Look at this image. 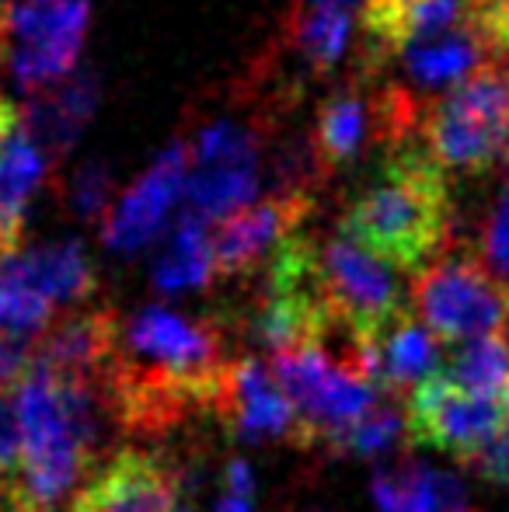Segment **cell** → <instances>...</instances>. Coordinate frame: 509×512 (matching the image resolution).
<instances>
[{
	"label": "cell",
	"mask_w": 509,
	"mask_h": 512,
	"mask_svg": "<svg viewBox=\"0 0 509 512\" xmlns=\"http://www.w3.org/2000/svg\"><path fill=\"white\" fill-rule=\"evenodd\" d=\"M227 366L220 321H196L168 307H143L119 321L102 394L119 429L164 436L182 429L196 411L213 408Z\"/></svg>",
	"instance_id": "obj_1"
},
{
	"label": "cell",
	"mask_w": 509,
	"mask_h": 512,
	"mask_svg": "<svg viewBox=\"0 0 509 512\" xmlns=\"http://www.w3.org/2000/svg\"><path fill=\"white\" fill-rule=\"evenodd\" d=\"M11 394L21 425V460L7 481L25 509L49 512L77 492L98 464L112 411L102 387L63 377L32 359Z\"/></svg>",
	"instance_id": "obj_2"
},
{
	"label": "cell",
	"mask_w": 509,
	"mask_h": 512,
	"mask_svg": "<svg viewBox=\"0 0 509 512\" xmlns=\"http://www.w3.org/2000/svg\"><path fill=\"white\" fill-rule=\"evenodd\" d=\"M339 230L398 272H419L447 251L454 230L447 171L415 140L387 147L381 171L356 192Z\"/></svg>",
	"instance_id": "obj_3"
},
{
	"label": "cell",
	"mask_w": 509,
	"mask_h": 512,
	"mask_svg": "<svg viewBox=\"0 0 509 512\" xmlns=\"http://www.w3.org/2000/svg\"><path fill=\"white\" fill-rule=\"evenodd\" d=\"M272 373L297 411L304 450L335 453L342 436L377 405V387L360 366V345L332 352L328 338H311L272 352Z\"/></svg>",
	"instance_id": "obj_4"
},
{
	"label": "cell",
	"mask_w": 509,
	"mask_h": 512,
	"mask_svg": "<svg viewBox=\"0 0 509 512\" xmlns=\"http://www.w3.org/2000/svg\"><path fill=\"white\" fill-rule=\"evenodd\" d=\"M419 140L443 171L482 178L509 168V67L489 63L426 105Z\"/></svg>",
	"instance_id": "obj_5"
},
{
	"label": "cell",
	"mask_w": 509,
	"mask_h": 512,
	"mask_svg": "<svg viewBox=\"0 0 509 512\" xmlns=\"http://www.w3.org/2000/svg\"><path fill=\"white\" fill-rule=\"evenodd\" d=\"M412 310L443 345L509 331V290L471 251H443L415 272Z\"/></svg>",
	"instance_id": "obj_6"
},
{
	"label": "cell",
	"mask_w": 509,
	"mask_h": 512,
	"mask_svg": "<svg viewBox=\"0 0 509 512\" xmlns=\"http://www.w3.org/2000/svg\"><path fill=\"white\" fill-rule=\"evenodd\" d=\"M314 279H318V297L332 324L349 331L356 342L370 338L394 314L408 307L398 269L377 258L374 251H367L363 244H356L342 230L318 241Z\"/></svg>",
	"instance_id": "obj_7"
},
{
	"label": "cell",
	"mask_w": 509,
	"mask_h": 512,
	"mask_svg": "<svg viewBox=\"0 0 509 512\" xmlns=\"http://www.w3.org/2000/svg\"><path fill=\"white\" fill-rule=\"evenodd\" d=\"M91 0H18L0 18V56L25 95L77 67Z\"/></svg>",
	"instance_id": "obj_8"
},
{
	"label": "cell",
	"mask_w": 509,
	"mask_h": 512,
	"mask_svg": "<svg viewBox=\"0 0 509 512\" xmlns=\"http://www.w3.org/2000/svg\"><path fill=\"white\" fill-rule=\"evenodd\" d=\"M503 422V394L464 391L443 370L419 380L405 401V436H412V443L450 453L464 467L503 429Z\"/></svg>",
	"instance_id": "obj_9"
},
{
	"label": "cell",
	"mask_w": 509,
	"mask_h": 512,
	"mask_svg": "<svg viewBox=\"0 0 509 512\" xmlns=\"http://www.w3.org/2000/svg\"><path fill=\"white\" fill-rule=\"evenodd\" d=\"M258 136L262 129L234 119L206 122L189 143L185 203L203 220H220L245 206L258 189Z\"/></svg>",
	"instance_id": "obj_10"
},
{
	"label": "cell",
	"mask_w": 509,
	"mask_h": 512,
	"mask_svg": "<svg viewBox=\"0 0 509 512\" xmlns=\"http://www.w3.org/2000/svg\"><path fill=\"white\" fill-rule=\"evenodd\" d=\"M311 209L314 196H307V192H272L265 203H245L234 213L220 216L217 230L210 234L217 276L245 283V279L265 272L269 258L286 241V234H293Z\"/></svg>",
	"instance_id": "obj_11"
},
{
	"label": "cell",
	"mask_w": 509,
	"mask_h": 512,
	"mask_svg": "<svg viewBox=\"0 0 509 512\" xmlns=\"http://www.w3.org/2000/svg\"><path fill=\"white\" fill-rule=\"evenodd\" d=\"M182 467L150 450H119L91 467L70 512H175Z\"/></svg>",
	"instance_id": "obj_12"
},
{
	"label": "cell",
	"mask_w": 509,
	"mask_h": 512,
	"mask_svg": "<svg viewBox=\"0 0 509 512\" xmlns=\"http://www.w3.org/2000/svg\"><path fill=\"white\" fill-rule=\"evenodd\" d=\"M213 415L231 436L241 439H286L300 446V422L276 373L255 356L227 359L213 394Z\"/></svg>",
	"instance_id": "obj_13"
},
{
	"label": "cell",
	"mask_w": 509,
	"mask_h": 512,
	"mask_svg": "<svg viewBox=\"0 0 509 512\" xmlns=\"http://www.w3.org/2000/svg\"><path fill=\"white\" fill-rule=\"evenodd\" d=\"M185 175H189V143L178 140L150 164L147 175L116 206H109V213L102 216V241L126 255L147 248L161 234L171 206L185 196Z\"/></svg>",
	"instance_id": "obj_14"
},
{
	"label": "cell",
	"mask_w": 509,
	"mask_h": 512,
	"mask_svg": "<svg viewBox=\"0 0 509 512\" xmlns=\"http://www.w3.org/2000/svg\"><path fill=\"white\" fill-rule=\"evenodd\" d=\"M360 345V366L377 391L405 405L419 380L443 366V342L415 317L412 307L394 314Z\"/></svg>",
	"instance_id": "obj_15"
},
{
	"label": "cell",
	"mask_w": 509,
	"mask_h": 512,
	"mask_svg": "<svg viewBox=\"0 0 509 512\" xmlns=\"http://www.w3.org/2000/svg\"><path fill=\"white\" fill-rule=\"evenodd\" d=\"M119 338V314L109 307L84 310V314L49 321L42 335L28 342V359L53 373L102 387L105 370L112 363V349Z\"/></svg>",
	"instance_id": "obj_16"
},
{
	"label": "cell",
	"mask_w": 509,
	"mask_h": 512,
	"mask_svg": "<svg viewBox=\"0 0 509 512\" xmlns=\"http://www.w3.org/2000/svg\"><path fill=\"white\" fill-rule=\"evenodd\" d=\"M311 143L318 150L321 164L328 168V175L360 161L367 154V147H377V143L387 147L381 88L367 91L363 88V77H356L353 84L332 91L318 108Z\"/></svg>",
	"instance_id": "obj_17"
},
{
	"label": "cell",
	"mask_w": 509,
	"mask_h": 512,
	"mask_svg": "<svg viewBox=\"0 0 509 512\" xmlns=\"http://www.w3.org/2000/svg\"><path fill=\"white\" fill-rule=\"evenodd\" d=\"M98 108V77L91 70H70L49 88L32 91V102L21 108V126L39 143L49 161H60L77 143L81 129Z\"/></svg>",
	"instance_id": "obj_18"
},
{
	"label": "cell",
	"mask_w": 509,
	"mask_h": 512,
	"mask_svg": "<svg viewBox=\"0 0 509 512\" xmlns=\"http://www.w3.org/2000/svg\"><path fill=\"white\" fill-rule=\"evenodd\" d=\"M49 157L39 150V143L25 133V126H14L7 140L0 143V244L14 251L21 244L28 203L46 182Z\"/></svg>",
	"instance_id": "obj_19"
},
{
	"label": "cell",
	"mask_w": 509,
	"mask_h": 512,
	"mask_svg": "<svg viewBox=\"0 0 509 512\" xmlns=\"http://www.w3.org/2000/svg\"><path fill=\"white\" fill-rule=\"evenodd\" d=\"M11 262L56 307L81 304L98 290L95 265H91V258L84 255V248L77 241H53L42 244V248H21L18 244L11 251Z\"/></svg>",
	"instance_id": "obj_20"
},
{
	"label": "cell",
	"mask_w": 509,
	"mask_h": 512,
	"mask_svg": "<svg viewBox=\"0 0 509 512\" xmlns=\"http://www.w3.org/2000/svg\"><path fill=\"white\" fill-rule=\"evenodd\" d=\"M374 499L384 512H478L454 474L422 464L381 471L374 478Z\"/></svg>",
	"instance_id": "obj_21"
},
{
	"label": "cell",
	"mask_w": 509,
	"mask_h": 512,
	"mask_svg": "<svg viewBox=\"0 0 509 512\" xmlns=\"http://www.w3.org/2000/svg\"><path fill=\"white\" fill-rule=\"evenodd\" d=\"M353 18L346 4H318V0H297V11L286 21V42L293 56L304 63L311 74H332L346 56Z\"/></svg>",
	"instance_id": "obj_22"
},
{
	"label": "cell",
	"mask_w": 509,
	"mask_h": 512,
	"mask_svg": "<svg viewBox=\"0 0 509 512\" xmlns=\"http://www.w3.org/2000/svg\"><path fill=\"white\" fill-rule=\"evenodd\" d=\"M154 286L161 293H182V290H199L210 286L217 279L213 269V244H210V227L199 213H185L175 223L168 244L161 248L154 262Z\"/></svg>",
	"instance_id": "obj_23"
},
{
	"label": "cell",
	"mask_w": 509,
	"mask_h": 512,
	"mask_svg": "<svg viewBox=\"0 0 509 512\" xmlns=\"http://www.w3.org/2000/svg\"><path fill=\"white\" fill-rule=\"evenodd\" d=\"M53 314L56 304L21 276L18 265L11 262V251L0 255V335L28 345L49 328Z\"/></svg>",
	"instance_id": "obj_24"
},
{
	"label": "cell",
	"mask_w": 509,
	"mask_h": 512,
	"mask_svg": "<svg viewBox=\"0 0 509 512\" xmlns=\"http://www.w3.org/2000/svg\"><path fill=\"white\" fill-rule=\"evenodd\" d=\"M457 387L478 394H503L509 380V338L506 335H482L461 342V349L440 366Z\"/></svg>",
	"instance_id": "obj_25"
},
{
	"label": "cell",
	"mask_w": 509,
	"mask_h": 512,
	"mask_svg": "<svg viewBox=\"0 0 509 512\" xmlns=\"http://www.w3.org/2000/svg\"><path fill=\"white\" fill-rule=\"evenodd\" d=\"M398 408H401L398 401H394V405H381V401H377V405L342 436L335 457H349V453H353V457H377L387 446L398 443V439L405 436V415H401Z\"/></svg>",
	"instance_id": "obj_26"
},
{
	"label": "cell",
	"mask_w": 509,
	"mask_h": 512,
	"mask_svg": "<svg viewBox=\"0 0 509 512\" xmlns=\"http://www.w3.org/2000/svg\"><path fill=\"white\" fill-rule=\"evenodd\" d=\"M471 255L509 290V178L503 182V189L496 192L492 206L485 209Z\"/></svg>",
	"instance_id": "obj_27"
},
{
	"label": "cell",
	"mask_w": 509,
	"mask_h": 512,
	"mask_svg": "<svg viewBox=\"0 0 509 512\" xmlns=\"http://www.w3.org/2000/svg\"><path fill=\"white\" fill-rule=\"evenodd\" d=\"M109 196H112V175L105 164H84L74 171L67 189V203L81 220H102L109 213Z\"/></svg>",
	"instance_id": "obj_28"
},
{
	"label": "cell",
	"mask_w": 509,
	"mask_h": 512,
	"mask_svg": "<svg viewBox=\"0 0 509 512\" xmlns=\"http://www.w3.org/2000/svg\"><path fill=\"white\" fill-rule=\"evenodd\" d=\"M468 467L489 485L509 488V422H503V429L468 460Z\"/></svg>",
	"instance_id": "obj_29"
},
{
	"label": "cell",
	"mask_w": 509,
	"mask_h": 512,
	"mask_svg": "<svg viewBox=\"0 0 509 512\" xmlns=\"http://www.w3.org/2000/svg\"><path fill=\"white\" fill-rule=\"evenodd\" d=\"M21 460V425L14 411V394H0V478H11Z\"/></svg>",
	"instance_id": "obj_30"
},
{
	"label": "cell",
	"mask_w": 509,
	"mask_h": 512,
	"mask_svg": "<svg viewBox=\"0 0 509 512\" xmlns=\"http://www.w3.org/2000/svg\"><path fill=\"white\" fill-rule=\"evenodd\" d=\"M28 370V345L0 335V394L14 391L21 373Z\"/></svg>",
	"instance_id": "obj_31"
},
{
	"label": "cell",
	"mask_w": 509,
	"mask_h": 512,
	"mask_svg": "<svg viewBox=\"0 0 509 512\" xmlns=\"http://www.w3.org/2000/svg\"><path fill=\"white\" fill-rule=\"evenodd\" d=\"M224 485H227V492L248 495V499H252V492H255V474H252V467H248L245 460H227V467H224Z\"/></svg>",
	"instance_id": "obj_32"
},
{
	"label": "cell",
	"mask_w": 509,
	"mask_h": 512,
	"mask_svg": "<svg viewBox=\"0 0 509 512\" xmlns=\"http://www.w3.org/2000/svg\"><path fill=\"white\" fill-rule=\"evenodd\" d=\"M213 512H252V499H248V495L227 492L224 499L217 502V509H213Z\"/></svg>",
	"instance_id": "obj_33"
},
{
	"label": "cell",
	"mask_w": 509,
	"mask_h": 512,
	"mask_svg": "<svg viewBox=\"0 0 509 512\" xmlns=\"http://www.w3.org/2000/svg\"><path fill=\"white\" fill-rule=\"evenodd\" d=\"M503 408H506V422H509V380H506V387H503Z\"/></svg>",
	"instance_id": "obj_34"
},
{
	"label": "cell",
	"mask_w": 509,
	"mask_h": 512,
	"mask_svg": "<svg viewBox=\"0 0 509 512\" xmlns=\"http://www.w3.org/2000/svg\"><path fill=\"white\" fill-rule=\"evenodd\" d=\"M7 4H11V0H0V18H4V11H7Z\"/></svg>",
	"instance_id": "obj_35"
},
{
	"label": "cell",
	"mask_w": 509,
	"mask_h": 512,
	"mask_svg": "<svg viewBox=\"0 0 509 512\" xmlns=\"http://www.w3.org/2000/svg\"><path fill=\"white\" fill-rule=\"evenodd\" d=\"M175 512H189V509H175Z\"/></svg>",
	"instance_id": "obj_36"
}]
</instances>
